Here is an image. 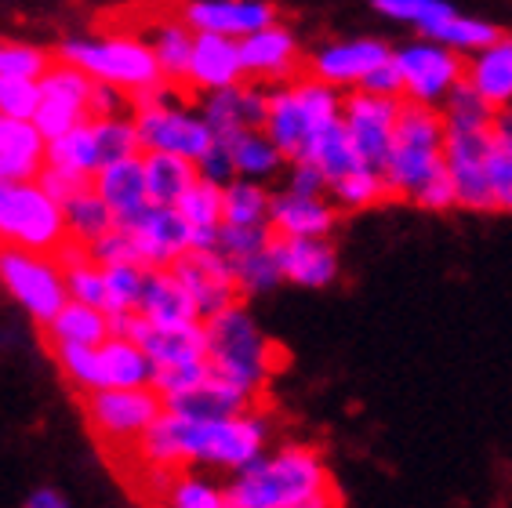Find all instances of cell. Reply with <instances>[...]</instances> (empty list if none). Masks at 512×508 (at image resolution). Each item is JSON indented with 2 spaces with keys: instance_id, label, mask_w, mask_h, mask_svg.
Here are the masks:
<instances>
[{
  "instance_id": "obj_1",
  "label": "cell",
  "mask_w": 512,
  "mask_h": 508,
  "mask_svg": "<svg viewBox=\"0 0 512 508\" xmlns=\"http://www.w3.org/2000/svg\"><path fill=\"white\" fill-rule=\"evenodd\" d=\"M229 508H342L324 454L313 443H284L233 476Z\"/></svg>"
},
{
  "instance_id": "obj_2",
  "label": "cell",
  "mask_w": 512,
  "mask_h": 508,
  "mask_svg": "<svg viewBox=\"0 0 512 508\" xmlns=\"http://www.w3.org/2000/svg\"><path fill=\"white\" fill-rule=\"evenodd\" d=\"M204 334L211 374L266 400V385L287 363V356L273 338L258 331L255 316L247 313L244 302L204 320Z\"/></svg>"
},
{
  "instance_id": "obj_3",
  "label": "cell",
  "mask_w": 512,
  "mask_h": 508,
  "mask_svg": "<svg viewBox=\"0 0 512 508\" xmlns=\"http://www.w3.org/2000/svg\"><path fill=\"white\" fill-rule=\"evenodd\" d=\"M55 59L84 69L99 84L124 91L131 102H142V98H153L164 88H171L160 73L153 48L138 33L128 30H113L102 37H69L59 44Z\"/></svg>"
},
{
  "instance_id": "obj_4",
  "label": "cell",
  "mask_w": 512,
  "mask_h": 508,
  "mask_svg": "<svg viewBox=\"0 0 512 508\" xmlns=\"http://www.w3.org/2000/svg\"><path fill=\"white\" fill-rule=\"evenodd\" d=\"M342 106L345 95L338 88L316 77H298L291 84L269 88V113L262 131L273 138L287 164H295L306 157V149L320 131L342 120Z\"/></svg>"
},
{
  "instance_id": "obj_5",
  "label": "cell",
  "mask_w": 512,
  "mask_h": 508,
  "mask_svg": "<svg viewBox=\"0 0 512 508\" xmlns=\"http://www.w3.org/2000/svg\"><path fill=\"white\" fill-rule=\"evenodd\" d=\"M444 142H447V127L444 117H440V109L404 102L400 120H396L393 153H389V160L382 167L389 196H400V200L411 204L414 196H418V189L447 167Z\"/></svg>"
},
{
  "instance_id": "obj_6",
  "label": "cell",
  "mask_w": 512,
  "mask_h": 508,
  "mask_svg": "<svg viewBox=\"0 0 512 508\" xmlns=\"http://www.w3.org/2000/svg\"><path fill=\"white\" fill-rule=\"evenodd\" d=\"M80 407H84V421H88L91 436H95L102 458L109 465L117 458H124V454H131V447L168 411V403L160 400L153 389L84 392Z\"/></svg>"
},
{
  "instance_id": "obj_7",
  "label": "cell",
  "mask_w": 512,
  "mask_h": 508,
  "mask_svg": "<svg viewBox=\"0 0 512 508\" xmlns=\"http://www.w3.org/2000/svg\"><path fill=\"white\" fill-rule=\"evenodd\" d=\"M0 244L59 254L69 244L66 211L40 182H0Z\"/></svg>"
},
{
  "instance_id": "obj_8",
  "label": "cell",
  "mask_w": 512,
  "mask_h": 508,
  "mask_svg": "<svg viewBox=\"0 0 512 508\" xmlns=\"http://www.w3.org/2000/svg\"><path fill=\"white\" fill-rule=\"evenodd\" d=\"M131 120L138 127L142 153H171L200 164V157L215 146V131L200 117V109L178 98V88H164L160 95L135 102Z\"/></svg>"
},
{
  "instance_id": "obj_9",
  "label": "cell",
  "mask_w": 512,
  "mask_h": 508,
  "mask_svg": "<svg viewBox=\"0 0 512 508\" xmlns=\"http://www.w3.org/2000/svg\"><path fill=\"white\" fill-rule=\"evenodd\" d=\"M0 287L40 323L48 327L69 305L66 269L55 254L22 251L0 244Z\"/></svg>"
},
{
  "instance_id": "obj_10",
  "label": "cell",
  "mask_w": 512,
  "mask_h": 508,
  "mask_svg": "<svg viewBox=\"0 0 512 508\" xmlns=\"http://www.w3.org/2000/svg\"><path fill=\"white\" fill-rule=\"evenodd\" d=\"M393 66L400 73L404 102L440 109L444 98L465 80V55L444 48L429 37H418L393 51Z\"/></svg>"
},
{
  "instance_id": "obj_11",
  "label": "cell",
  "mask_w": 512,
  "mask_h": 508,
  "mask_svg": "<svg viewBox=\"0 0 512 508\" xmlns=\"http://www.w3.org/2000/svg\"><path fill=\"white\" fill-rule=\"evenodd\" d=\"M91 91H95V80L84 69L62 59L51 62V69L40 77V109L33 117L44 142H55L66 131L91 120Z\"/></svg>"
},
{
  "instance_id": "obj_12",
  "label": "cell",
  "mask_w": 512,
  "mask_h": 508,
  "mask_svg": "<svg viewBox=\"0 0 512 508\" xmlns=\"http://www.w3.org/2000/svg\"><path fill=\"white\" fill-rule=\"evenodd\" d=\"M404 98H385V95H367V91H349L342 106V124L353 138L356 153L364 160V167L382 171L389 153H393L396 138V120H400Z\"/></svg>"
},
{
  "instance_id": "obj_13",
  "label": "cell",
  "mask_w": 512,
  "mask_h": 508,
  "mask_svg": "<svg viewBox=\"0 0 512 508\" xmlns=\"http://www.w3.org/2000/svg\"><path fill=\"white\" fill-rule=\"evenodd\" d=\"M171 273L189 291L200 320L226 313V309L240 305V298H244L237 284V273H233V262H226L218 251H189L186 258H178L171 265Z\"/></svg>"
},
{
  "instance_id": "obj_14",
  "label": "cell",
  "mask_w": 512,
  "mask_h": 508,
  "mask_svg": "<svg viewBox=\"0 0 512 508\" xmlns=\"http://www.w3.org/2000/svg\"><path fill=\"white\" fill-rule=\"evenodd\" d=\"M385 62H393V51L385 40L375 37H353V40H335L324 44L309 55V77L324 80L338 91H360L364 80L382 69Z\"/></svg>"
},
{
  "instance_id": "obj_15",
  "label": "cell",
  "mask_w": 512,
  "mask_h": 508,
  "mask_svg": "<svg viewBox=\"0 0 512 508\" xmlns=\"http://www.w3.org/2000/svg\"><path fill=\"white\" fill-rule=\"evenodd\" d=\"M487 149H491V131H447L444 164L458 193V207L465 211H494Z\"/></svg>"
},
{
  "instance_id": "obj_16",
  "label": "cell",
  "mask_w": 512,
  "mask_h": 508,
  "mask_svg": "<svg viewBox=\"0 0 512 508\" xmlns=\"http://www.w3.org/2000/svg\"><path fill=\"white\" fill-rule=\"evenodd\" d=\"M178 15L193 33H215L229 40H244L280 22L269 0H189L178 8Z\"/></svg>"
},
{
  "instance_id": "obj_17",
  "label": "cell",
  "mask_w": 512,
  "mask_h": 508,
  "mask_svg": "<svg viewBox=\"0 0 512 508\" xmlns=\"http://www.w3.org/2000/svg\"><path fill=\"white\" fill-rule=\"evenodd\" d=\"M128 233L138 247V262L146 269H171L178 258L193 251V229L178 215V207H149L135 225H128Z\"/></svg>"
},
{
  "instance_id": "obj_18",
  "label": "cell",
  "mask_w": 512,
  "mask_h": 508,
  "mask_svg": "<svg viewBox=\"0 0 512 508\" xmlns=\"http://www.w3.org/2000/svg\"><path fill=\"white\" fill-rule=\"evenodd\" d=\"M240 59H244L247 80L255 84H291L302 73V51H298L295 33L287 30L284 22H276L269 30H258L251 37L240 40Z\"/></svg>"
},
{
  "instance_id": "obj_19",
  "label": "cell",
  "mask_w": 512,
  "mask_h": 508,
  "mask_svg": "<svg viewBox=\"0 0 512 508\" xmlns=\"http://www.w3.org/2000/svg\"><path fill=\"white\" fill-rule=\"evenodd\" d=\"M200 117L215 131V138H233L240 131H262L269 113V88L244 80L237 88L215 91L200 98Z\"/></svg>"
},
{
  "instance_id": "obj_20",
  "label": "cell",
  "mask_w": 512,
  "mask_h": 508,
  "mask_svg": "<svg viewBox=\"0 0 512 508\" xmlns=\"http://www.w3.org/2000/svg\"><path fill=\"white\" fill-rule=\"evenodd\" d=\"M244 59H240V40L215 37V33H197L193 44V62H189L186 88L193 95H215V91L244 84Z\"/></svg>"
},
{
  "instance_id": "obj_21",
  "label": "cell",
  "mask_w": 512,
  "mask_h": 508,
  "mask_svg": "<svg viewBox=\"0 0 512 508\" xmlns=\"http://www.w3.org/2000/svg\"><path fill=\"white\" fill-rule=\"evenodd\" d=\"M338 225V207L327 196H298V193H273L269 229L284 240H331Z\"/></svg>"
},
{
  "instance_id": "obj_22",
  "label": "cell",
  "mask_w": 512,
  "mask_h": 508,
  "mask_svg": "<svg viewBox=\"0 0 512 508\" xmlns=\"http://www.w3.org/2000/svg\"><path fill=\"white\" fill-rule=\"evenodd\" d=\"M91 189L106 200V207L113 211L120 229L135 225L138 218L146 215L153 200H149V186H146V164L142 157L135 160H120V164L102 167L99 175L91 178Z\"/></svg>"
},
{
  "instance_id": "obj_23",
  "label": "cell",
  "mask_w": 512,
  "mask_h": 508,
  "mask_svg": "<svg viewBox=\"0 0 512 508\" xmlns=\"http://www.w3.org/2000/svg\"><path fill=\"white\" fill-rule=\"evenodd\" d=\"M168 411L182 414V418H189V421H226V418H244V414L266 411V400H262V396H251V392L237 389V385H229V381L211 374L200 389L168 400Z\"/></svg>"
},
{
  "instance_id": "obj_24",
  "label": "cell",
  "mask_w": 512,
  "mask_h": 508,
  "mask_svg": "<svg viewBox=\"0 0 512 508\" xmlns=\"http://www.w3.org/2000/svg\"><path fill=\"white\" fill-rule=\"evenodd\" d=\"M280 276L298 287H331L338 280V251L331 240H284L273 236Z\"/></svg>"
},
{
  "instance_id": "obj_25",
  "label": "cell",
  "mask_w": 512,
  "mask_h": 508,
  "mask_svg": "<svg viewBox=\"0 0 512 508\" xmlns=\"http://www.w3.org/2000/svg\"><path fill=\"white\" fill-rule=\"evenodd\" d=\"M138 37L146 40L153 55H157V66L164 73L171 88H186L189 80V62H193V44H197V33L189 30L186 19L175 11H164L160 19H153L146 30L138 33Z\"/></svg>"
},
{
  "instance_id": "obj_26",
  "label": "cell",
  "mask_w": 512,
  "mask_h": 508,
  "mask_svg": "<svg viewBox=\"0 0 512 508\" xmlns=\"http://www.w3.org/2000/svg\"><path fill=\"white\" fill-rule=\"evenodd\" d=\"M138 316L146 323H153V327H160V331L204 323L197 313V305H193V298H189V291L178 284V276L171 273V269H149Z\"/></svg>"
},
{
  "instance_id": "obj_27",
  "label": "cell",
  "mask_w": 512,
  "mask_h": 508,
  "mask_svg": "<svg viewBox=\"0 0 512 508\" xmlns=\"http://www.w3.org/2000/svg\"><path fill=\"white\" fill-rule=\"evenodd\" d=\"M44 135L33 120L0 117V182H37L44 171Z\"/></svg>"
},
{
  "instance_id": "obj_28",
  "label": "cell",
  "mask_w": 512,
  "mask_h": 508,
  "mask_svg": "<svg viewBox=\"0 0 512 508\" xmlns=\"http://www.w3.org/2000/svg\"><path fill=\"white\" fill-rule=\"evenodd\" d=\"M465 80L491 102L498 113L512 109V37H498L491 48L465 59Z\"/></svg>"
},
{
  "instance_id": "obj_29",
  "label": "cell",
  "mask_w": 512,
  "mask_h": 508,
  "mask_svg": "<svg viewBox=\"0 0 512 508\" xmlns=\"http://www.w3.org/2000/svg\"><path fill=\"white\" fill-rule=\"evenodd\" d=\"M142 508H229L226 487L200 479L193 469H168Z\"/></svg>"
},
{
  "instance_id": "obj_30",
  "label": "cell",
  "mask_w": 512,
  "mask_h": 508,
  "mask_svg": "<svg viewBox=\"0 0 512 508\" xmlns=\"http://www.w3.org/2000/svg\"><path fill=\"white\" fill-rule=\"evenodd\" d=\"M153 360L135 342L109 338L99 349V392L102 389H149L153 385Z\"/></svg>"
},
{
  "instance_id": "obj_31",
  "label": "cell",
  "mask_w": 512,
  "mask_h": 508,
  "mask_svg": "<svg viewBox=\"0 0 512 508\" xmlns=\"http://www.w3.org/2000/svg\"><path fill=\"white\" fill-rule=\"evenodd\" d=\"M146 164V186L153 207H178V200L200 182V171L193 160L171 157V153H142Z\"/></svg>"
},
{
  "instance_id": "obj_32",
  "label": "cell",
  "mask_w": 512,
  "mask_h": 508,
  "mask_svg": "<svg viewBox=\"0 0 512 508\" xmlns=\"http://www.w3.org/2000/svg\"><path fill=\"white\" fill-rule=\"evenodd\" d=\"M113 338L109 331V316L91 305L69 302L55 320L44 327V342L48 345H84V349H102Z\"/></svg>"
},
{
  "instance_id": "obj_33",
  "label": "cell",
  "mask_w": 512,
  "mask_h": 508,
  "mask_svg": "<svg viewBox=\"0 0 512 508\" xmlns=\"http://www.w3.org/2000/svg\"><path fill=\"white\" fill-rule=\"evenodd\" d=\"M178 215L186 218L189 229H193V251H215L218 229L226 222V215H222V186L200 178L197 186L178 200Z\"/></svg>"
},
{
  "instance_id": "obj_34",
  "label": "cell",
  "mask_w": 512,
  "mask_h": 508,
  "mask_svg": "<svg viewBox=\"0 0 512 508\" xmlns=\"http://www.w3.org/2000/svg\"><path fill=\"white\" fill-rule=\"evenodd\" d=\"M229 153H233V167L237 178L247 182H269L273 175H280L287 164V157L276 149V142L266 131H240V135L226 138Z\"/></svg>"
},
{
  "instance_id": "obj_35",
  "label": "cell",
  "mask_w": 512,
  "mask_h": 508,
  "mask_svg": "<svg viewBox=\"0 0 512 508\" xmlns=\"http://www.w3.org/2000/svg\"><path fill=\"white\" fill-rule=\"evenodd\" d=\"M44 164L62 167V171H73V175H84V178L99 175L102 160H99V142H95V127H91V120H84V124L66 131L62 138L48 142V149H44Z\"/></svg>"
},
{
  "instance_id": "obj_36",
  "label": "cell",
  "mask_w": 512,
  "mask_h": 508,
  "mask_svg": "<svg viewBox=\"0 0 512 508\" xmlns=\"http://www.w3.org/2000/svg\"><path fill=\"white\" fill-rule=\"evenodd\" d=\"M306 164L320 167L324 171L327 182H338V178L353 175V171H360L364 167V160H360V153H356L353 138H349V131H345V124L338 120V124H331L327 131H320V135L313 138V146L306 149Z\"/></svg>"
},
{
  "instance_id": "obj_37",
  "label": "cell",
  "mask_w": 512,
  "mask_h": 508,
  "mask_svg": "<svg viewBox=\"0 0 512 508\" xmlns=\"http://www.w3.org/2000/svg\"><path fill=\"white\" fill-rule=\"evenodd\" d=\"M62 211H66L69 240L80 247L99 244L102 236H109L113 229H117V218H113V211H109L106 200H102L95 189H84L80 196H73Z\"/></svg>"
},
{
  "instance_id": "obj_38",
  "label": "cell",
  "mask_w": 512,
  "mask_h": 508,
  "mask_svg": "<svg viewBox=\"0 0 512 508\" xmlns=\"http://www.w3.org/2000/svg\"><path fill=\"white\" fill-rule=\"evenodd\" d=\"M440 117H444L447 131H494V124H498V109H494L469 80H462V84L444 98Z\"/></svg>"
},
{
  "instance_id": "obj_39",
  "label": "cell",
  "mask_w": 512,
  "mask_h": 508,
  "mask_svg": "<svg viewBox=\"0 0 512 508\" xmlns=\"http://www.w3.org/2000/svg\"><path fill=\"white\" fill-rule=\"evenodd\" d=\"M269 211H273V193L262 182H247L237 178L222 189V225H269Z\"/></svg>"
},
{
  "instance_id": "obj_40",
  "label": "cell",
  "mask_w": 512,
  "mask_h": 508,
  "mask_svg": "<svg viewBox=\"0 0 512 508\" xmlns=\"http://www.w3.org/2000/svg\"><path fill=\"white\" fill-rule=\"evenodd\" d=\"M327 200H331L338 211H367V207H378L382 200H389V186H385L382 171H375V167H360V171H353V175L331 182Z\"/></svg>"
},
{
  "instance_id": "obj_41",
  "label": "cell",
  "mask_w": 512,
  "mask_h": 508,
  "mask_svg": "<svg viewBox=\"0 0 512 508\" xmlns=\"http://www.w3.org/2000/svg\"><path fill=\"white\" fill-rule=\"evenodd\" d=\"M498 37H502L498 26H491V22H483V19H469V15H458V11H454L444 26H436V30L429 33V40L458 51V55H480V51L491 48Z\"/></svg>"
},
{
  "instance_id": "obj_42",
  "label": "cell",
  "mask_w": 512,
  "mask_h": 508,
  "mask_svg": "<svg viewBox=\"0 0 512 508\" xmlns=\"http://www.w3.org/2000/svg\"><path fill=\"white\" fill-rule=\"evenodd\" d=\"M371 4H375L378 15H385V19L393 22H407L422 37H429L436 26H444L454 15V8L447 0H371Z\"/></svg>"
},
{
  "instance_id": "obj_43",
  "label": "cell",
  "mask_w": 512,
  "mask_h": 508,
  "mask_svg": "<svg viewBox=\"0 0 512 508\" xmlns=\"http://www.w3.org/2000/svg\"><path fill=\"white\" fill-rule=\"evenodd\" d=\"M95 127V142H99V160L102 167L120 164V160L142 157V142H138V127L131 117H113V120H91Z\"/></svg>"
},
{
  "instance_id": "obj_44",
  "label": "cell",
  "mask_w": 512,
  "mask_h": 508,
  "mask_svg": "<svg viewBox=\"0 0 512 508\" xmlns=\"http://www.w3.org/2000/svg\"><path fill=\"white\" fill-rule=\"evenodd\" d=\"M487 175H491L494 211L512 215V131L494 124L491 149H487Z\"/></svg>"
},
{
  "instance_id": "obj_45",
  "label": "cell",
  "mask_w": 512,
  "mask_h": 508,
  "mask_svg": "<svg viewBox=\"0 0 512 508\" xmlns=\"http://www.w3.org/2000/svg\"><path fill=\"white\" fill-rule=\"evenodd\" d=\"M146 276H149V269H142V265H109L106 269V294H109L106 316L138 313L142 291H146Z\"/></svg>"
},
{
  "instance_id": "obj_46",
  "label": "cell",
  "mask_w": 512,
  "mask_h": 508,
  "mask_svg": "<svg viewBox=\"0 0 512 508\" xmlns=\"http://www.w3.org/2000/svg\"><path fill=\"white\" fill-rule=\"evenodd\" d=\"M51 55L37 44L26 40L0 37V77H22V80H40L51 69Z\"/></svg>"
},
{
  "instance_id": "obj_47",
  "label": "cell",
  "mask_w": 512,
  "mask_h": 508,
  "mask_svg": "<svg viewBox=\"0 0 512 508\" xmlns=\"http://www.w3.org/2000/svg\"><path fill=\"white\" fill-rule=\"evenodd\" d=\"M51 360L59 363V371L69 378L73 389L99 392V349L84 345H48Z\"/></svg>"
},
{
  "instance_id": "obj_48",
  "label": "cell",
  "mask_w": 512,
  "mask_h": 508,
  "mask_svg": "<svg viewBox=\"0 0 512 508\" xmlns=\"http://www.w3.org/2000/svg\"><path fill=\"white\" fill-rule=\"evenodd\" d=\"M266 247H273V229L269 225H222L218 229L215 251L226 262H244V258L266 251Z\"/></svg>"
},
{
  "instance_id": "obj_49",
  "label": "cell",
  "mask_w": 512,
  "mask_h": 508,
  "mask_svg": "<svg viewBox=\"0 0 512 508\" xmlns=\"http://www.w3.org/2000/svg\"><path fill=\"white\" fill-rule=\"evenodd\" d=\"M233 273H237V284H240V294H266L273 291L284 276H280V265H276V254L273 247H266V251L251 254V258H244V262H233Z\"/></svg>"
},
{
  "instance_id": "obj_50",
  "label": "cell",
  "mask_w": 512,
  "mask_h": 508,
  "mask_svg": "<svg viewBox=\"0 0 512 508\" xmlns=\"http://www.w3.org/2000/svg\"><path fill=\"white\" fill-rule=\"evenodd\" d=\"M40 109V80L0 77V117L33 120Z\"/></svg>"
},
{
  "instance_id": "obj_51",
  "label": "cell",
  "mask_w": 512,
  "mask_h": 508,
  "mask_svg": "<svg viewBox=\"0 0 512 508\" xmlns=\"http://www.w3.org/2000/svg\"><path fill=\"white\" fill-rule=\"evenodd\" d=\"M88 254H91V262H99L102 269H109V265H142L138 262V247L128 229H113L109 236H102L99 244H91ZM142 269H146V265H142Z\"/></svg>"
},
{
  "instance_id": "obj_52",
  "label": "cell",
  "mask_w": 512,
  "mask_h": 508,
  "mask_svg": "<svg viewBox=\"0 0 512 508\" xmlns=\"http://www.w3.org/2000/svg\"><path fill=\"white\" fill-rule=\"evenodd\" d=\"M197 171L204 182H215V186H222V189H226L229 182H237V167H233V153H229L226 138H215V146L200 157Z\"/></svg>"
},
{
  "instance_id": "obj_53",
  "label": "cell",
  "mask_w": 512,
  "mask_h": 508,
  "mask_svg": "<svg viewBox=\"0 0 512 508\" xmlns=\"http://www.w3.org/2000/svg\"><path fill=\"white\" fill-rule=\"evenodd\" d=\"M37 182L48 189L51 200H59L62 207H66L73 196L84 193V189H91V178L73 175V171H62V167H51V164H44V171H40Z\"/></svg>"
},
{
  "instance_id": "obj_54",
  "label": "cell",
  "mask_w": 512,
  "mask_h": 508,
  "mask_svg": "<svg viewBox=\"0 0 512 508\" xmlns=\"http://www.w3.org/2000/svg\"><path fill=\"white\" fill-rule=\"evenodd\" d=\"M131 102L124 91L109 88V84H99L95 80V91H91V120H113V117H131Z\"/></svg>"
},
{
  "instance_id": "obj_55",
  "label": "cell",
  "mask_w": 512,
  "mask_h": 508,
  "mask_svg": "<svg viewBox=\"0 0 512 508\" xmlns=\"http://www.w3.org/2000/svg\"><path fill=\"white\" fill-rule=\"evenodd\" d=\"M287 193H298V196H327L331 182L324 178V171L306 160H295V164L287 167Z\"/></svg>"
},
{
  "instance_id": "obj_56",
  "label": "cell",
  "mask_w": 512,
  "mask_h": 508,
  "mask_svg": "<svg viewBox=\"0 0 512 508\" xmlns=\"http://www.w3.org/2000/svg\"><path fill=\"white\" fill-rule=\"evenodd\" d=\"M367 95H385V98H404V88H400V73H396L393 62H385L382 69H375L371 77L364 80V88Z\"/></svg>"
},
{
  "instance_id": "obj_57",
  "label": "cell",
  "mask_w": 512,
  "mask_h": 508,
  "mask_svg": "<svg viewBox=\"0 0 512 508\" xmlns=\"http://www.w3.org/2000/svg\"><path fill=\"white\" fill-rule=\"evenodd\" d=\"M26 508H66V501H62V494H55V490H37V494L26 501Z\"/></svg>"
},
{
  "instance_id": "obj_58",
  "label": "cell",
  "mask_w": 512,
  "mask_h": 508,
  "mask_svg": "<svg viewBox=\"0 0 512 508\" xmlns=\"http://www.w3.org/2000/svg\"><path fill=\"white\" fill-rule=\"evenodd\" d=\"M498 124L509 127V131H512V109H502V113H498Z\"/></svg>"
}]
</instances>
